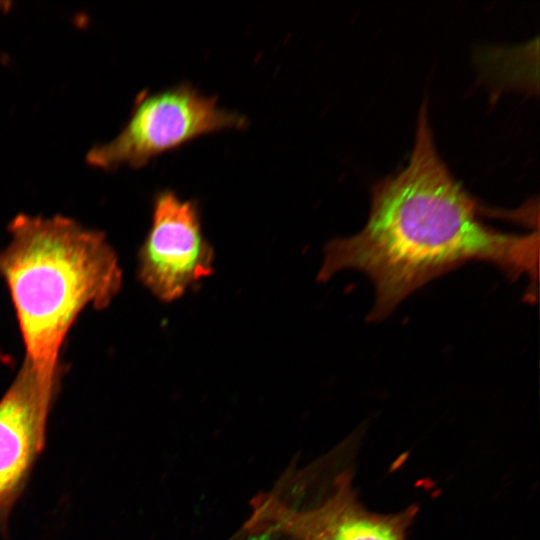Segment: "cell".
I'll list each match as a JSON object with an SVG mask.
<instances>
[{"label":"cell","instance_id":"1","mask_svg":"<svg viewBox=\"0 0 540 540\" xmlns=\"http://www.w3.org/2000/svg\"><path fill=\"white\" fill-rule=\"evenodd\" d=\"M477 202L450 174L421 108L408 165L378 182L364 228L330 241L317 276L327 281L352 269L375 287L371 322L381 321L410 294L468 261L488 262L512 280L527 276L537 289L538 231L505 233L485 225Z\"/></svg>","mask_w":540,"mask_h":540},{"label":"cell","instance_id":"2","mask_svg":"<svg viewBox=\"0 0 540 540\" xmlns=\"http://www.w3.org/2000/svg\"><path fill=\"white\" fill-rule=\"evenodd\" d=\"M0 252V276L16 311L26 360L43 376L58 375L59 352L88 305L106 307L122 275L103 233L63 216L19 215Z\"/></svg>","mask_w":540,"mask_h":540},{"label":"cell","instance_id":"3","mask_svg":"<svg viewBox=\"0 0 540 540\" xmlns=\"http://www.w3.org/2000/svg\"><path fill=\"white\" fill-rule=\"evenodd\" d=\"M246 119L220 108L189 83L138 98L131 117L110 142L93 147L87 162L97 168H140L153 157L205 134L240 129Z\"/></svg>","mask_w":540,"mask_h":540},{"label":"cell","instance_id":"4","mask_svg":"<svg viewBox=\"0 0 540 540\" xmlns=\"http://www.w3.org/2000/svg\"><path fill=\"white\" fill-rule=\"evenodd\" d=\"M418 507L391 514L372 512L359 501L348 471L339 474L330 495L308 509H295L271 494L252 500L246 529L252 534L281 533L295 540H407Z\"/></svg>","mask_w":540,"mask_h":540},{"label":"cell","instance_id":"5","mask_svg":"<svg viewBox=\"0 0 540 540\" xmlns=\"http://www.w3.org/2000/svg\"><path fill=\"white\" fill-rule=\"evenodd\" d=\"M213 249L192 201L164 190L154 199L152 224L139 252V276L159 299L173 301L213 271Z\"/></svg>","mask_w":540,"mask_h":540},{"label":"cell","instance_id":"6","mask_svg":"<svg viewBox=\"0 0 540 540\" xmlns=\"http://www.w3.org/2000/svg\"><path fill=\"white\" fill-rule=\"evenodd\" d=\"M58 375L43 376L25 360L0 399V532L7 534L14 506L45 448Z\"/></svg>","mask_w":540,"mask_h":540}]
</instances>
